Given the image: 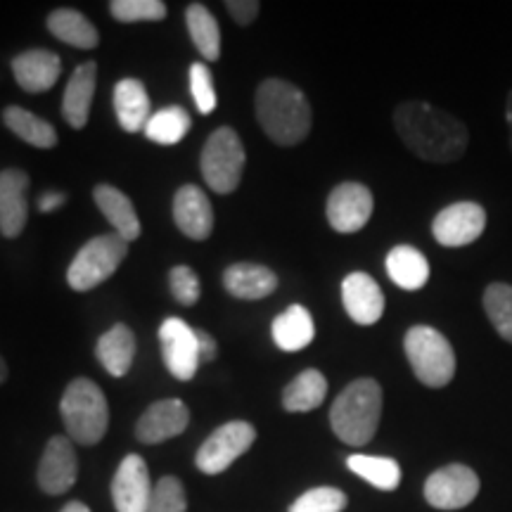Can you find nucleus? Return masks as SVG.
Here are the masks:
<instances>
[{
	"instance_id": "obj_1",
	"label": "nucleus",
	"mask_w": 512,
	"mask_h": 512,
	"mask_svg": "<svg viewBox=\"0 0 512 512\" xmlns=\"http://www.w3.org/2000/svg\"><path fill=\"white\" fill-rule=\"evenodd\" d=\"M394 128L401 143L422 162H458L470 145V131L463 121L425 100H403L396 105Z\"/></svg>"
},
{
	"instance_id": "obj_2",
	"label": "nucleus",
	"mask_w": 512,
	"mask_h": 512,
	"mask_svg": "<svg viewBox=\"0 0 512 512\" xmlns=\"http://www.w3.org/2000/svg\"><path fill=\"white\" fill-rule=\"evenodd\" d=\"M256 119L264 133L280 147H294L306 140L313 124L311 102L285 79H266L256 88Z\"/></svg>"
},
{
	"instance_id": "obj_3",
	"label": "nucleus",
	"mask_w": 512,
	"mask_h": 512,
	"mask_svg": "<svg viewBox=\"0 0 512 512\" xmlns=\"http://www.w3.org/2000/svg\"><path fill=\"white\" fill-rule=\"evenodd\" d=\"M382 418V387L373 377H358L337 396L330 408V427L339 441L366 446Z\"/></svg>"
},
{
	"instance_id": "obj_4",
	"label": "nucleus",
	"mask_w": 512,
	"mask_h": 512,
	"mask_svg": "<svg viewBox=\"0 0 512 512\" xmlns=\"http://www.w3.org/2000/svg\"><path fill=\"white\" fill-rule=\"evenodd\" d=\"M60 415L69 439L81 446L100 444L110 427V406L102 389L88 377H76L64 389Z\"/></svg>"
},
{
	"instance_id": "obj_5",
	"label": "nucleus",
	"mask_w": 512,
	"mask_h": 512,
	"mask_svg": "<svg viewBox=\"0 0 512 512\" xmlns=\"http://www.w3.org/2000/svg\"><path fill=\"white\" fill-rule=\"evenodd\" d=\"M403 351L418 380L430 389H441L456 377V351L451 342L430 325H415L403 337Z\"/></svg>"
},
{
	"instance_id": "obj_6",
	"label": "nucleus",
	"mask_w": 512,
	"mask_h": 512,
	"mask_svg": "<svg viewBox=\"0 0 512 512\" xmlns=\"http://www.w3.org/2000/svg\"><path fill=\"white\" fill-rule=\"evenodd\" d=\"M245 145L230 126L216 128L204 143L200 157V171L207 185L219 195H230L238 190L245 174Z\"/></svg>"
},
{
	"instance_id": "obj_7",
	"label": "nucleus",
	"mask_w": 512,
	"mask_h": 512,
	"mask_svg": "<svg viewBox=\"0 0 512 512\" xmlns=\"http://www.w3.org/2000/svg\"><path fill=\"white\" fill-rule=\"evenodd\" d=\"M128 256V242L117 233L98 235L86 242L67 268V285L74 292H88L110 280Z\"/></svg>"
},
{
	"instance_id": "obj_8",
	"label": "nucleus",
	"mask_w": 512,
	"mask_h": 512,
	"mask_svg": "<svg viewBox=\"0 0 512 512\" xmlns=\"http://www.w3.org/2000/svg\"><path fill=\"white\" fill-rule=\"evenodd\" d=\"M256 441L254 425L245 420H233L221 425L207 437V441L197 448L195 465L204 475H221L240 456H245Z\"/></svg>"
},
{
	"instance_id": "obj_9",
	"label": "nucleus",
	"mask_w": 512,
	"mask_h": 512,
	"mask_svg": "<svg viewBox=\"0 0 512 512\" xmlns=\"http://www.w3.org/2000/svg\"><path fill=\"white\" fill-rule=\"evenodd\" d=\"M479 475L470 465L451 463L427 477L425 501L437 510H463L479 496Z\"/></svg>"
},
{
	"instance_id": "obj_10",
	"label": "nucleus",
	"mask_w": 512,
	"mask_h": 512,
	"mask_svg": "<svg viewBox=\"0 0 512 512\" xmlns=\"http://www.w3.org/2000/svg\"><path fill=\"white\" fill-rule=\"evenodd\" d=\"M373 209V192L363 183L347 181L332 188L328 204H325V216H328L332 230L342 235H351L366 228L370 216H373Z\"/></svg>"
},
{
	"instance_id": "obj_11",
	"label": "nucleus",
	"mask_w": 512,
	"mask_h": 512,
	"mask_svg": "<svg viewBox=\"0 0 512 512\" xmlns=\"http://www.w3.org/2000/svg\"><path fill=\"white\" fill-rule=\"evenodd\" d=\"M486 228V211L477 202L448 204L434 216L432 235L444 247H465L482 238Z\"/></svg>"
},
{
	"instance_id": "obj_12",
	"label": "nucleus",
	"mask_w": 512,
	"mask_h": 512,
	"mask_svg": "<svg viewBox=\"0 0 512 512\" xmlns=\"http://www.w3.org/2000/svg\"><path fill=\"white\" fill-rule=\"evenodd\" d=\"M159 342H162V358L169 373L181 382L192 380L202 366L197 332L183 318H166L159 328Z\"/></svg>"
},
{
	"instance_id": "obj_13",
	"label": "nucleus",
	"mask_w": 512,
	"mask_h": 512,
	"mask_svg": "<svg viewBox=\"0 0 512 512\" xmlns=\"http://www.w3.org/2000/svg\"><path fill=\"white\" fill-rule=\"evenodd\" d=\"M76 477H79V458H76L72 439L62 434L50 437L36 470L41 491L48 496H62L76 484Z\"/></svg>"
},
{
	"instance_id": "obj_14",
	"label": "nucleus",
	"mask_w": 512,
	"mask_h": 512,
	"mask_svg": "<svg viewBox=\"0 0 512 512\" xmlns=\"http://www.w3.org/2000/svg\"><path fill=\"white\" fill-rule=\"evenodd\" d=\"M150 470L138 453H128L112 479V501L117 512H147L152 501Z\"/></svg>"
},
{
	"instance_id": "obj_15",
	"label": "nucleus",
	"mask_w": 512,
	"mask_h": 512,
	"mask_svg": "<svg viewBox=\"0 0 512 512\" xmlns=\"http://www.w3.org/2000/svg\"><path fill=\"white\" fill-rule=\"evenodd\" d=\"M29 174L24 169L0 171V235L15 240L29 221Z\"/></svg>"
},
{
	"instance_id": "obj_16",
	"label": "nucleus",
	"mask_w": 512,
	"mask_h": 512,
	"mask_svg": "<svg viewBox=\"0 0 512 512\" xmlns=\"http://www.w3.org/2000/svg\"><path fill=\"white\" fill-rule=\"evenodd\" d=\"M190 411L181 399H162L152 403L136 422V439L143 444H162L185 432Z\"/></svg>"
},
{
	"instance_id": "obj_17",
	"label": "nucleus",
	"mask_w": 512,
	"mask_h": 512,
	"mask_svg": "<svg viewBox=\"0 0 512 512\" xmlns=\"http://www.w3.org/2000/svg\"><path fill=\"white\" fill-rule=\"evenodd\" d=\"M10 67H12V74H15L17 86L22 88L24 93H31V95L50 91L62 74L60 55L50 53V50H43V48H31L15 55L12 57Z\"/></svg>"
},
{
	"instance_id": "obj_18",
	"label": "nucleus",
	"mask_w": 512,
	"mask_h": 512,
	"mask_svg": "<svg viewBox=\"0 0 512 512\" xmlns=\"http://www.w3.org/2000/svg\"><path fill=\"white\" fill-rule=\"evenodd\" d=\"M174 221L185 238L207 240L214 230V207L207 192L197 185H183L174 195Z\"/></svg>"
},
{
	"instance_id": "obj_19",
	"label": "nucleus",
	"mask_w": 512,
	"mask_h": 512,
	"mask_svg": "<svg viewBox=\"0 0 512 512\" xmlns=\"http://www.w3.org/2000/svg\"><path fill=\"white\" fill-rule=\"evenodd\" d=\"M342 304L358 325H375L384 313V294L368 273H349L342 283Z\"/></svg>"
},
{
	"instance_id": "obj_20",
	"label": "nucleus",
	"mask_w": 512,
	"mask_h": 512,
	"mask_svg": "<svg viewBox=\"0 0 512 512\" xmlns=\"http://www.w3.org/2000/svg\"><path fill=\"white\" fill-rule=\"evenodd\" d=\"M95 86H98V64L95 62L79 64L69 76L62 95V117L76 131H81L91 117Z\"/></svg>"
},
{
	"instance_id": "obj_21",
	"label": "nucleus",
	"mask_w": 512,
	"mask_h": 512,
	"mask_svg": "<svg viewBox=\"0 0 512 512\" xmlns=\"http://www.w3.org/2000/svg\"><path fill=\"white\" fill-rule=\"evenodd\" d=\"M223 287L230 297L256 302V299H266L268 294L278 290V275L264 264L240 261L223 271Z\"/></svg>"
},
{
	"instance_id": "obj_22",
	"label": "nucleus",
	"mask_w": 512,
	"mask_h": 512,
	"mask_svg": "<svg viewBox=\"0 0 512 512\" xmlns=\"http://www.w3.org/2000/svg\"><path fill=\"white\" fill-rule=\"evenodd\" d=\"M93 200L102 211V216L112 223L114 233H117L119 238H124L126 242L140 238V230L143 228H140L138 211L133 207L131 197H128L126 192H121L110 183H100L95 185Z\"/></svg>"
},
{
	"instance_id": "obj_23",
	"label": "nucleus",
	"mask_w": 512,
	"mask_h": 512,
	"mask_svg": "<svg viewBox=\"0 0 512 512\" xmlns=\"http://www.w3.org/2000/svg\"><path fill=\"white\" fill-rule=\"evenodd\" d=\"M114 114H117L119 126L126 133L145 131L150 121V95L143 81L138 79H121L114 86Z\"/></svg>"
},
{
	"instance_id": "obj_24",
	"label": "nucleus",
	"mask_w": 512,
	"mask_h": 512,
	"mask_svg": "<svg viewBox=\"0 0 512 512\" xmlns=\"http://www.w3.org/2000/svg\"><path fill=\"white\" fill-rule=\"evenodd\" d=\"M271 335L275 347L287 351V354H294V351H302L313 342L316 325H313V318L306 306L294 304L280 313V316H275Z\"/></svg>"
},
{
	"instance_id": "obj_25",
	"label": "nucleus",
	"mask_w": 512,
	"mask_h": 512,
	"mask_svg": "<svg viewBox=\"0 0 512 512\" xmlns=\"http://www.w3.org/2000/svg\"><path fill=\"white\" fill-rule=\"evenodd\" d=\"M95 356L112 377H124L136 358V335L124 323H117L98 339Z\"/></svg>"
},
{
	"instance_id": "obj_26",
	"label": "nucleus",
	"mask_w": 512,
	"mask_h": 512,
	"mask_svg": "<svg viewBox=\"0 0 512 512\" xmlns=\"http://www.w3.org/2000/svg\"><path fill=\"white\" fill-rule=\"evenodd\" d=\"M387 273L401 290H422L430 280V261L411 245H399L387 254Z\"/></svg>"
},
{
	"instance_id": "obj_27",
	"label": "nucleus",
	"mask_w": 512,
	"mask_h": 512,
	"mask_svg": "<svg viewBox=\"0 0 512 512\" xmlns=\"http://www.w3.org/2000/svg\"><path fill=\"white\" fill-rule=\"evenodd\" d=\"M46 27L57 41L67 43L79 50H93L98 48L100 34L93 27V22H88V17H83L79 10L72 8H60L53 10L46 19Z\"/></svg>"
},
{
	"instance_id": "obj_28",
	"label": "nucleus",
	"mask_w": 512,
	"mask_h": 512,
	"mask_svg": "<svg viewBox=\"0 0 512 512\" xmlns=\"http://www.w3.org/2000/svg\"><path fill=\"white\" fill-rule=\"evenodd\" d=\"M3 124L8 131L15 133L19 140L38 150H53L57 147V131L50 121L41 119L38 114L24 110V107L10 105L3 110Z\"/></svg>"
},
{
	"instance_id": "obj_29",
	"label": "nucleus",
	"mask_w": 512,
	"mask_h": 512,
	"mask_svg": "<svg viewBox=\"0 0 512 512\" xmlns=\"http://www.w3.org/2000/svg\"><path fill=\"white\" fill-rule=\"evenodd\" d=\"M328 396V380L316 368L302 370L287 384L283 392V408L287 413H309L316 411Z\"/></svg>"
},
{
	"instance_id": "obj_30",
	"label": "nucleus",
	"mask_w": 512,
	"mask_h": 512,
	"mask_svg": "<svg viewBox=\"0 0 512 512\" xmlns=\"http://www.w3.org/2000/svg\"><path fill=\"white\" fill-rule=\"evenodd\" d=\"M185 24H188L190 41L200 50L204 60L216 62L221 57V27L211 15L207 5L190 3L185 10Z\"/></svg>"
},
{
	"instance_id": "obj_31",
	"label": "nucleus",
	"mask_w": 512,
	"mask_h": 512,
	"mask_svg": "<svg viewBox=\"0 0 512 512\" xmlns=\"http://www.w3.org/2000/svg\"><path fill=\"white\" fill-rule=\"evenodd\" d=\"M347 467L380 491H396L401 484V465L394 458L354 453V456L347 458Z\"/></svg>"
},
{
	"instance_id": "obj_32",
	"label": "nucleus",
	"mask_w": 512,
	"mask_h": 512,
	"mask_svg": "<svg viewBox=\"0 0 512 512\" xmlns=\"http://www.w3.org/2000/svg\"><path fill=\"white\" fill-rule=\"evenodd\" d=\"M190 114L181 105L164 107L155 112L145 126V138L157 145H176L188 136L190 131Z\"/></svg>"
},
{
	"instance_id": "obj_33",
	"label": "nucleus",
	"mask_w": 512,
	"mask_h": 512,
	"mask_svg": "<svg viewBox=\"0 0 512 512\" xmlns=\"http://www.w3.org/2000/svg\"><path fill=\"white\" fill-rule=\"evenodd\" d=\"M484 313L498 335L512 344V285L491 283L484 290Z\"/></svg>"
},
{
	"instance_id": "obj_34",
	"label": "nucleus",
	"mask_w": 512,
	"mask_h": 512,
	"mask_svg": "<svg viewBox=\"0 0 512 512\" xmlns=\"http://www.w3.org/2000/svg\"><path fill=\"white\" fill-rule=\"evenodd\" d=\"M110 12L117 22H162L169 15V8L162 0H112Z\"/></svg>"
},
{
	"instance_id": "obj_35",
	"label": "nucleus",
	"mask_w": 512,
	"mask_h": 512,
	"mask_svg": "<svg viewBox=\"0 0 512 512\" xmlns=\"http://www.w3.org/2000/svg\"><path fill=\"white\" fill-rule=\"evenodd\" d=\"M349 498L335 486H316L309 489L290 505L287 512H344Z\"/></svg>"
},
{
	"instance_id": "obj_36",
	"label": "nucleus",
	"mask_w": 512,
	"mask_h": 512,
	"mask_svg": "<svg viewBox=\"0 0 512 512\" xmlns=\"http://www.w3.org/2000/svg\"><path fill=\"white\" fill-rule=\"evenodd\" d=\"M188 510V498H185V486L178 477L166 475L159 479L152 489V501L147 512H185Z\"/></svg>"
},
{
	"instance_id": "obj_37",
	"label": "nucleus",
	"mask_w": 512,
	"mask_h": 512,
	"mask_svg": "<svg viewBox=\"0 0 512 512\" xmlns=\"http://www.w3.org/2000/svg\"><path fill=\"white\" fill-rule=\"evenodd\" d=\"M190 93L200 114H211L216 110V88L214 76L202 62L190 64Z\"/></svg>"
},
{
	"instance_id": "obj_38",
	"label": "nucleus",
	"mask_w": 512,
	"mask_h": 512,
	"mask_svg": "<svg viewBox=\"0 0 512 512\" xmlns=\"http://www.w3.org/2000/svg\"><path fill=\"white\" fill-rule=\"evenodd\" d=\"M169 287L174 299L181 306H195L202 294V285L197 273L190 266H174L169 271Z\"/></svg>"
},
{
	"instance_id": "obj_39",
	"label": "nucleus",
	"mask_w": 512,
	"mask_h": 512,
	"mask_svg": "<svg viewBox=\"0 0 512 512\" xmlns=\"http://www.w3.org/2000/svg\"><path fill=\"white\" fill-rule=\"evenodd\" d=\"M226 10L240 27H249L259 17L261 5L256 0H226Z\"/></svg>"
},
{
	"instance_id": "obj_40",
	"label": "nucleus",
	"mask_w": 512,
	"mask_h": 512,
	"mask_svg": "<svg viewBox=\"0 0 512 512\" xmlns=\"http://www.w3.org/2000/svg\"><path fill=\"white\" fill-rule=\"evenodd\" d=\"M197 332V347H200V363H211L219 354V344L209 335L207 330H195Z\"/></svg>"
},
{
	"instance_id": "obj_41",
	"label": "nucleus",
	"mask_w": 512,
	"mask_h": 512,
	"mask_svg": "<svg viewBox=\"0 0 512 512\" xmlns=\"http://www.w3.org/2000/svg\"><path fill=\"white\" fill-rule=\"evenodd\" d=\"M64 202H67V195H64V192H43L41 200H38V209H41L43 214H48V211L62 207Z\"/></svg>"
},
{
	"instance_id": "obj_42",
	"label": "nucleus",
	"mask_w": 512,
	"mask_h": 512,
	"mask_svg": "<svg viewBox=\"0 0 512 512\" xmlns=\"http://www.w3.org/2000/svg\"><path fill=\"white\" fill-rule=\"evenodd\" d=\"M505 124H508V138H510V152H512V88L505 98Z\"/></svg>"
},
{
	"instance_id": "obj_43",
	"label": "nucleus",
	"mask_w": 512,
	"mask_h": 512,
	"mask_svg": "<svg viewBox=\"0 0 512 512\" xmlns=\"http://www.w3.org/2000/svg\"><path fill=\"white\" fill-rule=\"evenodd\" d=\"M60 512H91V508L81 501H69Z\"/></svg>"
},
{
	"instance_id": "obj_44",
	"label": "nucleus",
	"mask_w": 512,
	"mask_h": 512,
	"mask_svg": "<svg viewBox=\"0 0 512 512\" xmlns=\"http://www.w3.org/2000/svg\"><path fill=\"white\" fill-rule=\"evenodd\" d=\"M8 375H10V370H8V363H5V358L0 356V384H3L5 380H8Z\"/></svg>"
}]
</instances>
